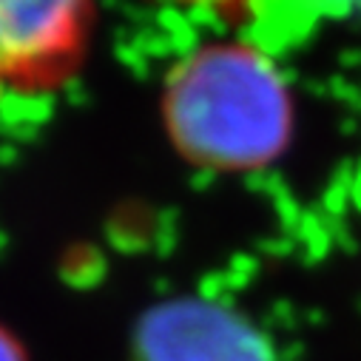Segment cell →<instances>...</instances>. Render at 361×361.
<instances>
[{
    "label": "cell",
    "mask_w": 361,
    "mask_h": 361,
    "mask_svg": "<svg viewBox=\"0 0 361 361\" xmlns=\"http://www.w3.org/2000/svg\"><path fill=\"white\" fill-rule=\"evenodd\" d=\"M165 128L188 162L256 171L293 140V97L279 66L247 40H216L179 63L162 94Z\"/></svg>",
    "instance_id": "6da1fadb"
},
{
    "label": "cell",
    "mask_w": 361,
    "mask_h": 361,
    "mask_svg": "<svg viewBox=\"0 0 361 361\" xmlns=\"http://www.w3.org/2000/svg\"><path fill=\"white\" fill-rule=\"evenodd\" d=\"M82 35L74 4H0V94L35 92L60 77Z\"/></svg>",
    "instance_id": "7a4b0ae2"
},
{
    "label": "cell",
    "mask_w": 361,
    "mask_h": 361,
    "mask_svg": "<svg viewBox=\"0 0 361 361\" xmlns=\"http://www.w3.org/2000/svg\"><path fill=\"white\" fill-rule=\"evenodd\" d=\"M140 353L142 361H270L247 322L205 302L162 307L142 327Z\"/></svg>",
    "instance_id": "3957f363"
},
{
    "label": "cell",
    "mask_w": 361,
    "mask_h": 361,
    "mask_svg": "<svg viewBox=\"0 0 361 361\" xmlns=\"http://www.w3.org/2000/svg\"><path fill=\"white\" fill-rule=\"evenodd\" d=\"M0 361H26L20 344H18L4 327H0Z\"/></svg>",
    "instance_id": "277c9868"
}]
</instances>
